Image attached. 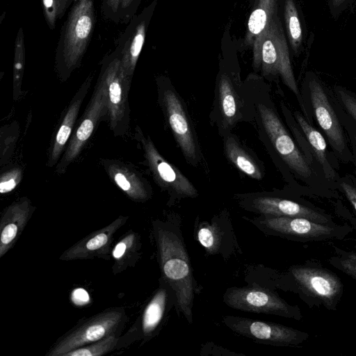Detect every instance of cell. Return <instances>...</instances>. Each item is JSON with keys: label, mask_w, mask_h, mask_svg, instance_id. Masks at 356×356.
I'll use <instances>...</instances> for the list:
<instances>
[{"label": "cell", "mask_w": 356, "mask_h": 356, "mask_svg": "<svg viewBox=\"0 0 356 356\" xmlns=\"http://www.w3.org/2000/svg\"><path fill=\"white\" fill-rule=\"evenodd\" d=\"M289 271L304 291L326 302L333 301L339 297L341 285L333 274L309 267H291Z\"/></svg>", "instance_id": "cell-20"}, {"label": "cell", "mask_w": 356, "mask_h": 356, "mask_svg": "<svg viewBox=\"0 0 356 356\" xmlns=\"http://www.w3.org/2000/svg\"><path fill=\"white\" fill-rule=\"evenodd\" d=\"M92 75L87 77L69 104L51 143L47 165H56L69 142L81 106L90 87Z\"/></svg>", "instance_id": "cell-21"}, {"label": "cell", "mask_w": 356, "mask_h": 356, "mask_svg": "<svg viewBox=\"0 0 356 356\" xmlns=\"http://www.w3.org/2000/svg\"><path fill=\"white\" fill-rule=\"evenodd\" d=\"M256 108L266 134L289 170L309 186H318V184H329L310 167L275 108L269 104L263 102L257 103Z\"/></svg>", "instance_id": "cell-4"}, {"label": "cell", "mask_w": 356, "mask_h": 356, "mask_svg": "<svg viewBox=\"0 0 356 356\" xmlns=\"http://www.w3.org/2000/svg\"><path fill=\"white\" fill-rule=\"evenodd\" d=\"M104 117L107 118V109L104 86L99 79L79 126L71 136L65 152L56 168V172L64 173L67 167L79 156L98 122Z\"/></svg>", "instance_id": "cell-14"}, {"label": "cell", "mask_w": 356, "mask_h": 356, "mask_svg": "<svg viewBox=\"0 0 356 356\" xmlns=\"http://www.w3.org/2000/svg\"><path fill=\"white\" fill-rule=\"evenodd\" d=\"M136 136L142 145L147 165L161 186L176 197H194L198 195L192 183L160 154L149 137L145 136L138 127Z\"/></svg>", "instance_id": "cell-15"}, {"label": "cell", "mask_w": 356, "mask_h": 356, "mask_svg": "<svg viewBox=\"0 0 356 356\" xmlns=\"http://www.w3.org/2000/svg\"><path fill=\"white\" fill-rule=\"evenodd\" d=\"M244 209L259 215L304 217L314 222L326 224L328 218L307 206L295 201L266 195H248L238 199Z\"/></svg>", "instance_id": "cell-18"}, {"label": "cell", "mask_w": 356, "mask_h": 356, "mask_svg": "<svg viewBox=\"0 0 356 356\" xmlns=\"http://www.w3.org/2000/svg\"><path fill=\"white\" fill-rule=\"evenodd\" d=\"M99 79L104 86L110 129L115 136H123L129 127L128 95L131 81L124 74L120 58L110 61Z\"/></svg>", "instance_id": "cell-7"}, {"label": "cell", "mask_w": 356, "mask_h": 356, "mask_svg": "<svg viewBox=\"0 0 356 356\" xmlns=\"http://www.w3.org/2000/svg\"><path fill=\"white\" fill-rule=\"evenodd\" d=\"M336 100L356 123V94L341 86L334 87Z\"/></svg>", "instance_id": "cell-31"}, {"label": "cell", "mask_w": 356, "mask_h": 356, "mask_svg": "<svg viewBox=\"0 0 356 356\" xmlns=\"http://www.w3.org/2000/svg\"><path fill=\"white\" fill-rule=\"evenodd\" d=\"M278 0H258L250 15L245 42L252 45L254 39L265 29L266 25L277 15Z\"/></svg>", "instance_id": "cell-26"}, {"label": "cell", "mask_w": 356, "mask_h": 356, "mask_svg": "<svg viewBox=\"0 0 356 356\" xmlns=\"http://www.w3.org/2000/svg\"><path fill=\"white\" fill-rule=\"evenodd\" d=\"M222 322L238 334L255 342L271 346H296L307 337L306 333L293 328L247 317L225 316L222 317Z\"/></svg>", "instance_id": "cell-11"}, {"label": "cell", "mask_w": 356, "mask_h": 356, "mask_svg": "<svg viewBox=\"0 0 356 356\" xmlns=\"http://www.w3.org/2000/svg\"><path fill=\"white\" fill-rule=\"evenodd\" d=\"M65 28L62 48L65 69L72 71L79 64L95 25L92 0H78L72 9Z\"/></svg>", "instance_id": "cell-9"}, {"label": "cell", "mask_w": 356, "mask_h": 356, "mask_svg": "<svg viewBox=\"0 0 356 356\" xmlns=\"http://www.w3.org/2000/svg\"><path fill=\"white\" fill-rule=\"evenodd\" d=\"M336 107L339 115L342 125L350 140L351 152L353 154V163L355 166L356 173V123L341 108L336 100Z\"/></svg>", "instance_id": "cell-32"}, {"label": "cell", "mask_w": 356, "mask_h": 356, "mask_svg": "<svg viewBox=\"0 0 356 356\" xmlns=\"http://www.w3.org/2000/svg\"><path fill=\"white\" fill-rule=\"evenodd\" d=\"M141 247L140 234L132 229L121 236L112 248L113 274L116 275L134 267L140 257Z\"/></svg>", "instance_id": "cell-24"}, {"label": "cell", "mask_w": 356, "mask_h": 356, "mask_svg": "<svg viewBox=\"0 0 356 356\" xmlns=\"http://www.w3.org/2000/svg\"><path fill=\"white\" fill-rule=\"evenodd\" d=\"M129 216H119L108 225L92 232L73 244L60 256L61 261L92 259L110 260L114 235L127 221Z\"/></svg>", "instance_id": "cell-17"}, {"label": "cell", "mask_w": 356, "mask_h": 356, "mask_svg": "<svg viewBox=\"0 0 356 356\" xmlns=\"http://www.w3.org/2000/svg\"><path fill=\"white\" fill-rule=\"evenodd\" d=\"M307 86L313 115L327 138L336 158L343 163L353 162L346 131L326 88L312 72L307 76Z\"/></svg>", "instance_id": "cell-5"}, {"label": "cell", "mask_w": 356, "mask_h": 356, "mask_svg": "<svg viewBox=\"0 0 356 356\" xmlns=\"http://www.w3.org/2000/svg\"><path fill=\"white\" fill-rule=\"evenodd\" d=\"M120 336L110 335L100 340L74 349L63 356H102L118 350Z\"/></svg>", "instance_id": "cell-30"}, {"label": "cell", "mask_w": 356, "mask_h": 356, "mask_svg": "<svg viewBox=\"0 0 356 356\" xmlns=\"http://www.w3.org/2000/svg\"><path fill=\"white\" fill-rule=\"evenodd\" d=\"M345 0H332L333 5L334 6H339L342 4Z\"/></svg>", "instance_id": "cell-39"}, {"label": "cell", "mask_w": 356, "mask_h": 356, "mask_svg": "<svg viewBox=\"0 0 356 356\" xmlns=\"http://www.w3.org/2000/svg\"><path fill=\"white\" fill-rule=\"evenodd\" d=\"M35 207L27 197H22L6 207L0 220V258L15 244L28 224Z\"/></svg>", "instance_id": "cell-19"}, {"label": "cell", "mask_w": 356, "mask_h": 356, "mask_svg": "<svg viewBox=\"0 0 356 356\" xmlns=\"http://www.w3.org/2000/svg\"><path fill=\"white\" fill-rule=\"evenodd\" d=\"M293 117L305 134L323 177L329 184L337 186L339 178L337 172L339 167L334 164V159L328 154L324 136L308 122L300 111H294Z\"/></svg>", "instance_id": "cell-23"}, {"label": "cell", "mask_w": 356, "mask_h": 356, "mask_svg": "<svg viewBox=\"0 0 356 356\" xmlns=\"http://www.w3.org/2000/svg\"><path fill=\"white\" fill-rule=\"evenodd\" d=\"M266 235L288 239H322L334 235V228L304 217L260 215L246 218Z\"/></svg>", "instance_id": "cell-13"}, {"label": "cell", "mask_w": 356, "mask_h": 356, "mask_svg": "<svg viewBox=\"0 0 356 356\" xmlns=\"http://www.w3.org/2000/svg\"><path fill=\"white\" fill-rule=\"evenodd\" d=\"M25 64V47L22 29H19L15 45L13 94L14 100H17L22 94V79Z\"/></svg>", "instance_id": "cell-29"}, {"label": "cell", "mask_w": 356, "mask_h": 356, "mask_svg": "<svg viewBox=\"0 0 356 356\" xmlns=\"http://www.w3.org/2000/svg\"><path fill=\"white\" fill-rule=\"evenodd\" d=\"M145 38V24H138L131 36L127 40L120 58L126 77L131 81L135 67L142 50Z\"/></svg>", "instance_id": "cell-27"}, {"label": "cell", "mask_w": 356, "mask_h": 356, "mask_svg": "<svg viewBox=\"0 0 356 356\" xmlns=\"http://www.w3.org/2000/svg\"><path fill=\"white\" fill-rule=\"evenodd\" d=\"M194 234L208 255H220L226 259L241 253L232 222L226 214L215 216L210 222H196Z\"/></svg>", "instance_id": "cell-16"}, {"label": "cell", "mask_w": 356, "mask_h": 356, "mask_svg": "<svg viewBox=\"0 0 356 356\" xmlns=\"http://www.w3.org/2000/svg\"><path fill=\"white\" fill-rule=\"evenodd\" d=\"M128 320L123 307H109L89 318H82L56 340L46 356H63L108 336H120Z\"/></svg>", "instance_id": "cell-3"}, {"label": "cell", "mask_w": 356, "mask_h": 356, "mask_svg": "<svg viewBox=\"0 0 356 356\" xmlns=\"http://www.w3.org/2000/svg\"><path fill=\"white\" fill-rule=\"evenodd\" d=\"M340 268L356 277V254L346 256L340 259Z\"/></svg>", "instance_id": "cell-36"}, {"label": "cell", "mask_w": 356, "mask_h": 356, "mask_svg": "<svg viewBox=\"0 0 356 356\" xmlns=\"http://www.w3.org/2000/svg\"><path fill=\"white\" fill-rule=\"evenodd\" d=\"M106 3L113 11L115 12L118 9L121 0H106Z\"/></svg>", "instance_id": "cell-37"}, {"label": "cell", "mask_w": 356, "mask_h": 356, "mask_svg": "<svg viewBox=\"0 0 356 356\" xmlns=\"http://www.w3.org/2000/svg\"><path fill=\"white\" fill-rule=\"evenodd\" d=\"M252 46L254 66L256 68L261 67L264 76H280L284 83L296 96L302 114L312 124V116L296 83L286 38L277 15L254 39Z\"/></svg>", "instance_id": "cell-2"}, {"label": "cell", "mask_w": 356, "mask_h": 356, "mask_svg": "<svg viewBox=\"0 0 356 356\" xmlns=\"http://www.w3.org/2000/svg\"><path fill=\"white\" fill-rule=\"evenodd\" d=\"M356 210V176L346 174L339 177L337 186Z\"/></svg>", "instance_id": "cell-35"}, {"label": "cell", "mask_w": 356, "mask_h": 356, "mask_svg": "<svg viewBox=\"0 0 356 356\" xmlns=\"http://www.w3.org/2000/svg\"><path fill=\"white\" fill-rule=\"evenodd\" d=\"M22 179V170L14 168L1 174L0 178V193L6 194L13 191Z\"/></svg>", "instance_id": "cell-34"}, {"label": "cell", "mask_w": 356, "mask_h": 356, "mask_svg": "<svg viewBox=\"0 0 356 356\" xmlns=\"http://www.w3.org/2000/svg\"><path fill=\"white\" fill-rule=\"evenodd\" d=\"M173 307H176L175 292L161 277L158 288L143 307L136 321L126 333L120 336L118 350L139 341H141L140 345H143L157 336Z\"/></svg>", "instance_id": "cell-6"}, {"label": "cell", "mask_w": 356, "mask_h": 356, "mask_svg": "<svg viewBox=\"0 0 356 356\" xmlns=\"http://www.w3.org/2000/svg\"><path fill=\"white\" fill-rule=\"evenodd\" d=\"M223 302L243 312L300 318L298 307L288 304L275 291L259 286L229 287L224 293Z\"/></svg>", "instance_id": "cell-8"}, {"label": "cell", "mask_w": 356, "mask_h": 356, "mask_svg": "<svg viewBox=\"0 0 356 356\" xmlns=\"http://www.w3.org/2000/svg\"><path fill=\"white\" fill-rule=\"evenodd\" d=\"M102 163L111 179L131 200L142 202L150 198L149 187L130 165L114 159H102Z\"/></svg>", "instance_id": "cell-22"}, {"label": "cell", "mask_w": 356, "mask_h": 356, "mask_svg": "<svg viewBox=\"0 0 356 356\" xmlns=\"http://www.w3.org/2000/svg\"><path fill=\"white\" fill-rule=\"evenodd\" d=\"M284 19L290 44L293 51L298 53L302 43V31L294 0H285Z\"/></svg>", "instance_id": "cell-28"}, {"label": "cell", "mask_w": 356, "mask_h": 356, "mask_svg": "<svg viewBox=\"0 0 356 356\" xmlns=\"http://www.w3.org/2000/svg\"><path fill=\"white\" fill-rule=\"evenodd\" d=\"M242 85L234 76L222 72L215 89L213 120L221 134H227L247 115Z\"/></svg>", "instance_id": "cell-12"}, {"label": "cell", "mask_w": 356, "mask_h": 356, "mask_svg": "<svg viewBox=\"0 0 356 356\" xmlns=\"http://www.w3.org/2000/svg\"><path fill=\"white\" fill-rule=\"evenodd\" d=\"M157 259L161 277L173 289L176 295V312L179 317L192 324L195 294L200 288L196 282L189 255L184 241L178 216L152 222Z\"/></svg>", "instance_id": "cell-1"}, {"label": "cell", "mask_w": 356, "mask_h": 356, "mask_svg": "<svg viewBox=\"0 0 356 356\" xmlns=\"http://www.w3.org/2000/svg\"><path fill=\"white\" fill-rule=\"evenodd\" d=\"M68 0H42L46 20L51 28H54L57 19L64 12Z\"/></svg>", "instance_id": "cell-33"}, {"label": "cell", "mask_w": 356, "mask_h": 356, "mask_svg": "<svg viewBox=\"0 0 356 356\" xmlns=\"http://www.w3.org/2000/svg\"><path fill=\"white\" fill-rule=\"evenodd\" d=\"M132 0H121V6L122 8H127L131 3Z\"/></svg>", "instance_id": "cell-38"}, {"label": "cell", "mask_w": 356, "mask_h": 356, "mask_svg": "<svg viewBox=\"0 0 356 356\" xmlns=\"http://www.w3.org/2000/svg\"><path fill=\"white\" fill-rule=\"evenodd\" d=\"M158 92L166 120L182 153L190 163L197 164L200 160L199 146L181 98L170 87H161Z\"/></svg>", "instance_id": "cell-10"}, {"label": "cell", "mask_w": 356, "mask_h": 356, "mask_svg": "<svg viewBox=\"0 0 356 356\" xmlns=\"http://www.w3.org/2000/svg\"><path fill=\"white\" fill-rule=\"evenodd\" d=\"M224 149L227 157L238 170L252 179H262V169L258 162L229 133L225 135Z\"/></svg>", "instance_id": "cell-25"}]
</instances>
